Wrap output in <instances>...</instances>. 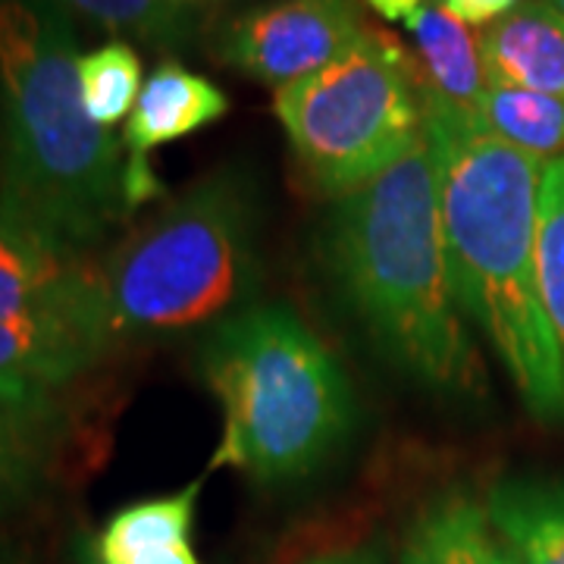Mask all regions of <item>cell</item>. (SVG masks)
<instances>
[{
	"instance_id": "9a60e30c",
	"label": "cell",
	"mask_w": 564,
	"mask_h": 564,
	"mask_svg": "<svg viewBox=\"0 0 564 564\" xmlns=\"http://www.w3.org/2000/svg\"><path fill=\"white\" fill-rule=\"evenodd\" d=\"M404 25L421 57L417 73L423 85L443 101L477 110L484 91L489 88L480 39L464 22L448 17L440 3H423Z\"/></svg>"
},
{
	"instance_id": "6da1fadb",
	"label": "cell",
	"mask_w": 564,
	"mask_h": 564,
	"mask_svg": "<svg viewBox=\"0 0 564 564\" xmlns=\"http://www.w3.org/2000/svg\"><path fill=\"white\" fill-rule=\"evenodd\" d=\"M423 135L436 161L455 299L502 361L533 417L564 421V377L536 270L545 161L486 129L421 79Z\"/></svg>"
},
{
	"instance_id": "8fae6325",
	"label": "cell",
	"mask_w": 564,
	"mask_h": 564,
	"mask_svg": "<svg viewBox=\"0 0 564 564\" xmlns=\"http://www.w3.org/2000/svg\"><path fill=\"white\" fill-rule=\"evenodd\" d=\"M98 285V263L47 242L0 210V314L82 302Z\"/></svg>"
},
{
	"instance_id": "9c48e42d",
	"label": "cell",
	"mask_w": 564,
	"mask_h": 564,
	"mask_svg": "<svg viewBox=\"0 0 564 564\" xmlns=\"http://www.w3.org/2000/svg\"><path fill=\"white\" fill-rule=\"evenodd\" d=\"M226 113H229V98L217 82H210L202 73H192L176 61L161 63L141 85L135 110L126 120V132H122L126 214L163 195L161 180L154 176L151 166V151L170 141L188 139L223 120Z\"/></svg>"
},
{
	"instance_id": "d4e9b609",
	"label": "cell",
	"mask_w": 564,
	"mask_h": 564,
	"mask_svg": "<svg viewBox=\"0 0 564 564\" xmlns=\"http://www.w3.org/2000/svg\"><path fill=\"white\" fill-rule=\"evenodd\" d=\"M545 3H549V7H555V10L564 17V0H545Z\"/></svg>"
},
{
	"instance_id": "277c9868",
	"label": "cell",
	"mask_w": 564,
	"mask_h": 564,
	"mask_svg": "<svg viewBox=\"0 0 564 564\" xmlns=\"http://www.w3.org/2000/svg\"><path fill=\"white\" fill-rule=\"evenodd\" d=\"M198 370L223 414L210 470L236 467L261 486L299 484L355 433L345 367L289 304H248L214 323L198 345Z\"/></svg>"
},
{
	"instance_id": "d6986e66",
	"label": "cell",
	"mask_w": 564,
	"mask_h": 564,
	"mask_svg": "<svg viewBox=\"0 0 564 564\" xmlns=\"http://www.w3.org/2000/svg\"><path fill=\"white\" fill-rule=\"evenodd\" d=\"M536 270L545 317L555 336L564 377V158L545 161L540 182V236H536Z\"/></svg>"
},
{
	"instance_id": "7a4b0ae2",
	"label": "cell",
	"mask_w": 564,
	"mask_h": 564,
	"mask_svg": "<svg viewBox=\"0 0 564 564\" xmlns=\"http://www.w3.org/2000/svg\"><path fill=\"white\" fill-rule=\"evenodd\" d=\"M317 261L395 373L443 399L484 389V364L452 285L426 135L377 180L329 202L317 229Z\"/></svg>"
},
{
	"instance_id": "7c38bea8",
	"label": "cell",
	"mask_w": 564,
	"mask_h": 564,
	"mask_svg": "<svg viewBox=\"0 0 564 564\" xmlns=\"http://www.w3.org/2000/svg\"><path fill=\"white\" fill-rule=\"evenodd\" d=\"M486 85L564 98V17L545 0H524L480 32Z\"/></svg>"
},
{
	"instance_id": "4316f807",
	"label": "cell",
	"mask_w": 564,
	"mask_h": 564,
	"mask_svg": "<svg viewBox=\"0 0 564 564\" xmlns=\"http://www.w3.org/2000/svg\"><path fill=\"white\" fill-rule=\"evenodd\" d=\"M182 3H195V0H182Z\"/></svg>"
},
{
	"instance_id": "2e32d148",
	"label": "cell",
	"mask_w": 564,
	"mask_h": 564,
	"mask_svg": "<svg viewBox=\"0 0 564 564\" xmlns=\"http://www.w3.org/2000/svg\"><path fill=\"white\" fill-rule=\"evenodd\" d=\"M486 540L484 505L464 489H448L423 505L411 521L399 564H480Z\"/></svg>"
},
{
	"instance_id": "cb8c5ba5",
	"label": "cell",
	"mask_w": 564,
	"mask_h": 564,
	"mask_svg": "<svg viewBox=\"0 0 564 564\" xmlns=\"http://www.w3.org/2000/svg\"><path fill=\"white\" fill-rule=\"evenodd\" d=\"M480 564H518V558L505 549L496 536H492V530H489V540L484 545V555H480Z\"/></svg>"
},
{
	"instance_id": "7402d4cb",
	"label": "cell",
	"mask_w": 564,
	"mask_h": 564,
	"mask_svg": "<svg viewBox=\"0 0 564 564\" xmlns=\"http://www.w3.org/2000/svg\"><path fill=\"white\" fill-rule=\"evenodd\" d=\"M302 564H392V555H389L386 540H367V543L323 552V555H314Z\"/></svg>"
},
{
	"instance_id": "44dd1931",
	"label": "cell",
	"mask_w": 564,
	"mask_h": 564,
	"mask_svg": "<svg viewBox=\"0 0 564 564\" xmlns=\"http://www.w3.org/2000/svg\"><path fill=\"white\" fill-rule=\"evenodd\" d=\"M518 3L524 0H440L445 13L464 25H492L496 20H502L505 13H511Z\"/></svg>"
},
{
	"instance_id": "5bb4252c",
	"label": "cell",
	"mask_w": 564,
	"mask_h": 564,
	"mask_svg": "<svg viewBox=\"0 0 564 564\" xmlns=\"http://www.w3.org/2000/svg\"><path fill=\"white\" fill-rule=\"evenodd\" d=\"M61 395H0V514L25 502L51 474L63 448Z\"/></svg>"
},
{
	"instance_id": "5b68a950",
	"label": "cell",
	"mask_w": 564,
	"mask_h": 564,
	"mask_svg": "<svg viewBox=\"0 0 564 564\" xmlns=\"http://www.w3.org/2000/svg\"><path fill=\"white\" fill-rule=\"evenodd\" d=\"M258 285V198L239 170H217L161 207L98 263V304L113 345L210 329Z\"/></svg>"
},
{
	"instance_id": "3957f363",
	"label": "cell",
	"mask_w": 564,
	"mask_h": 564,
	"mask_svg": "<svg viewBox=\"0 0 564 564\" xmlns=\"http://www.w3.org/2000/svg\"><path fill=\"white\" fill-rule=\"evenodd\" d=\"M0 210L88 258L126 220L120 141L88 117L79 44L54 0H0Z\"/></svg>"
},
{
	"instance_id": "484cf974",
	"label": "cell",
	"mask_w": 564,
	"mask_h": 564,
	"mask_svg": "<svg viewBox=\"0 0 564 564\" xmlns=\"http://www.w3.org/2000/svg\"><path fill=\"white\" fill-rule=\"evenodd\" d=\"M0 564H10V562H7V558H3V555H0Z\"/></svg>"
},
{
	"instance_id": "ac0fdd59",
	"label": "cell",
	"mask_w": 564,
	"mask_h": 564,
	"mask_svg": "<svg viewBox=\"0 0 564 564\" xmlns=\"http://www.w3.org/2000/svg\"><path fill=\"white\" fill-rule=\"evenodd\" d=\"M79 85L85 110L98 126L113 129L129 120L144 85L135 47L126 41H107L101 47L82 54Z\"/></svg>"
},
{
	"instance_id": "603a6c76",
	"label": "cell",
	"mask_w": 564,
	"mask_h": 564,
	"mask_svg": "<svg viewBox=\"0 0 564 564\" xmlns=\"http://www.w3.org/2000/svg\"><path fill=\"white\" fill-rule=\"evenodd\" d=\"M426 0H367L373 13H380L386 22H408Z\"/></svg>"
},
{
	"instance_id": "ffe728a7",
	"label": "cell",
	"mask_w": 564,
	"mask_h": 564,
	"mask_svg": "<svg viewBox=\"0 0 564 564\" xmlns=\"http://www.w3.org/2000/svg\"><path fill=\"white\" fill-rule=\"evenodd\" d=\"M63 10H73L88 22L113 35H132L148 44H176L185 35L182 0H54Z\"/></svg>"
},
{
	"instance_id": "52a82bcc",
	"label": "cell",
	"mask_w": 564,
	"mask_h": 564,
	"mask_svg": "<svg viewBox=\"0 0 564 564\" xmlns=\"http://www.w3.org/2000/svg\"><path fill=\"white\" fill-rule=\"evenodd\" d=\"M364 32L358 0H273L223 25L217 57L282 88L336 61Z\"/></svg>"
},
{
	"instance_id": "8992f818",
	"label": "cell",
	"mask_w": 564,
	"mask_h": 564,
	"mask_svg": "<svg viewBox=\"0 0 564 564\" xmlns=\"http://www.w3.org/2000/svg\"><path fill=\"white\" fill-rule=\"evenodd\" d=\"M304 182L329 202L386 173L423 135L417 63L367 29L348 51L273 95Z\"/></svg>"
},
{
	"instance_id": "ba28073f",
	"label": "cell",
	"mask_w": 564,
	"mask_h": 564,
	"mask_svg": "<svg viewBox=\"0 0 564 564\" xmlns=\"http://www.w3.org/2000/svg\"><path fill=\"white\" fill-rule=\"evenodd\" d=\"M110 348L98 285L88 299L63 307L0 314V395H61Z\"/></svg>"
},
{
	"instance_id": "4fadbf2b",
	"label": "cell",
	"mask_w": 564,
	"mask_h": 564,
	"mask_svg": "<svg viewBox=\"0 0 564 564\" xmlns=\"http://www.w3.org/2000/svg\"><path fill=\"white\" fill-rule=\"evenodd\" d=\"M484 508L492 536L518 564H564V480H499Z\"/></svg>"
},
{
	"instance_id": "30bf717a",
	"label": "cell",
	"mask_w": 564,
	"mask_h": 564,
	"mask_svg": "<svg viewBox=\"0 0 564 564\" xmlns=\"http://www.w3.org/2000/svg\"><path fill=\"white\" fill-rule=\"evenodd\" d=\"M207 474L176 492L120 508L85 543L82 564H202L192 530Z\"/></svg>"
},
{
	"instance_id": "83f0119b",
	"label": "cell",
	"mask_w": 564,
	"mask_h": 564,
	"mask_svg": "<svg viewBox=\"0 0 564 564\" xmlns=\"http://www.w3.org/2000/svg\"><path fill=\"white\" fill-rule=\"evenodd\" d=\"M79 564H82V562H79Z\"/></svg>"
},
{
	"instance_id": "e0dca14e",
	"label": "cell",
	"mask_w": 564,
	"mask_h": 564,
	"mask_svg": "<svg viewBox=\"0 0 564 564\" xmlns=\"http://www.w3.org/2000/svg\"><path fill=\"white\" fill-rule=\"evenodd\" d=\"M492 135L536 161L564 158V98L521 88H486L474 110Z\"/></svg>"
}]
</instances>
